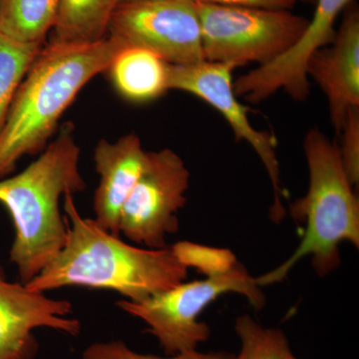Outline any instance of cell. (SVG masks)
I'll return each instance as SVG.
<instances>
[{
  "mask_svg": "<svg viewBox=\"0 0 359 359\" xmlns=\"http://www.w3.org/2000/svg\"><path fill=\"white\" fill-rule=\"evenodd\" d=\"M148 161L140 138L129 133L117 141L100 140L94 162L100 183L94 196L96 222L104 230L119 236L120 214Z\"/></svg>",
  "mask_w": 359,
  "mask_h": 359,
  "instance_id": "obj_12",
  "label": "cell"
},
{
  "mask_svg": "<svg viewBox=\"0 0 359 359\" xmlns=\"http://www.w3.org/2000/svg\"><path fill=\"white\" fill-rule=\"evenodd\" d=\"M79 159L74 127L65 125L39 159L20 174L0 180V204L11 215L15 230L9 257L25 285L65 247L67 224L59 203L86 188Z\"/></svg>",
  "mask_w": 359,
  "mask_h": 359,
  "instance_id": "obj_3",
  "label": "cell"
},
{
  "mask_svg": "<svg viewBox=\"0 0 359 359\" xmlns=\"http://www.w3.org/2000/svg\"><path fill=\"white\" fill-rule=\"evenodd\" d=\"M302 1L309 4H316V0H302Z\"/></svg>",
  "mask_w": 359,
  "mask_h": 359,
  "instance_id": "obj_22",
  "label": "cell"
},
{
  "mask_svg": "<svg viewBox=\"0 0 359 359\" xmlns=\"http://www.w3.org/2000/svg\"><path fill=\"white\" fill-rule=\"evenodd\" d=\"M171 250L186 268L196 269L205 278L223 275L238 264L230 250L207 247L188 241L176 243Z\"/></svg>",
  "mask_w": 359,
  "mask_h": 359,
  "instance_id": "obj_18",
  "label": "cell"
},
{
  "mask_svg": "<svg viewBox=\"0 0 359 359\" xmlns=\"http://www.w3.org/2000/svg\"><path fill=\"white\" fill-rule=\"evenodd\" d=\"M123 0H58L51 41L90 43L106 37L111 18Z\"/></svg>",
  "mask_w": 359,
  "mask_h": 359,
  "instance_id": "obj_14",
  "label": "cell"
},
{
  "mask_svg": "<svg viewBox=\"0 0 359 359\" xmlns=\"http://www.w3.org/2000/svg\"><path fill=\"white\" fill-rule=\"evenodd\" d=\"M71 313L70 302L50 299L22 283L8 282L0 266V359L34 358L39 351L33 334L36 328H53L76 337L81 325L68 318Z\"/></svg>",
  "mask_w": 359,
  "mask_h": 359,
  "instance_id": "obj_10",
  "label": "cell"
},
{
  "mask_svg": "<svg viewBox=\"0 0 359 359\" xmlns=\"http://www.w3.org/2000/svg\"><path fill=\"white\" fill-rule=\"evenodd\" d=\"M194 1L218 4V6L248 7V8L292 11L297 0H194Z\"/></svg>",
  "mask_w": 359,
  "mask_h": 359,
  "instance_id": "obj_21",
  "label": "cell"
},
{
  "mask_svg": "<svg viewBox=\"0 0 359 359\" xmlns=\"http://www.w3.org/2000/svg\"><path fill=\"white\" fill-rule=\"evenodd\" d=\"M43 44L23 43L0 33V132L20 84Z\"/></svg>",
  "mask_w": 359,
  "mask_h": 359,
  "instance_id": "obj_16",
  "label": "cell"
},
{
  "mask_svg": "<svg viewBox=\"0 0 359 359\" xmlns=\"http://www.w3.org/2000/svg\"><path fill=\"white\" fill-rule=\"evenodd\" d=\"M342 163L349 182L353 187L359 182V108L351 110L339 133Z\"/></svg>",
  "mask_w": 359,
  "mask_h": 359,
  "instance_id": "obj_20",
  "label": "cell"
},
{
  "mask_svg": "<svg viewBox=\"0 0 359 359\" xmlns=\"http://www.w3.org/2000/svg\"><path fill=\"white\" fill-rule=\"evenodd\" d=\"M241 351L233 359H299L290 349L283 330L264 327L248 314L236 320Z\"/></svg>",
  "mask_w": 359,
  "mask_h": 359,
  "instance_id": "obj_17",
  "label": "cell"
},
{
  "mask_svg": "<svg viewBox=\"0 0 359 359\" xmlns=\"http://www.w3.org/2000/svg\"><path fill=\"white\" fill-rule=\"evenodd\" d=\"M190 172L171 149L148 152L140 178L120 214L119 231L147 249L167 248V236L179 230L177 215L187 202Z\"/></svg>",
  "mask_w": 359,
  "mask_h": 359,
  "instance_id": "obj_7",
  "label": "cell"
},
{
  "mask_svg": "<svg viewBox=\"0 0 359 359\" xmlns=\"http://www.w3.org/2000/svg\"><path fill=\"white\" fill-rule=\"evenodd\" d=\"M125 43L107 36L90 43L49 42L16 92L0 132V180L26 155L44 148L82 88L108 69Z\"/></svg>",
  "mask_w": 359,
  "mask_h": 359,
  "instance_id": "obj_2",
  "label": "cell"
},
{
  "mask_svg": "<svg viewBox=\"0 0 359 359\" xmlns=\"http://www.w3.org/2000/svg\"><path fill=\"white\" fill-rule=\"evenodd\" d=\"M233 353L212 351L203 353L198 351L175 354L169 358H161L153 354L138 353L130 349L123 341L99 342L87 347L83 359H233Z\"/></svg>",
  "mask_w": 359,
  "mask_h": 359,
  "instance_id": "obj_19",
  "label": "cell"
},
{
  "mask_svg": "<svg viewBox=\"0 0 359 359\" xmlns=\"http://www.w3.org/2000/svg\"><path fill=\"white\" fill-rule=\"evenodd\" d=\"M107 33L126 45L155 52L172 65L204 60L194 0H123Z\"/></svg>",
  "mask_w": 359,
  "mask_h": 359,
  "instance_id": "obj_8",
  "label": "cell"
},
{
  "mask_svg": "<svg viewBox=\"0 0 359 359\" xmlns=\"http://www.w3.org/2000/svg\"><path fill=\"white\" fill-rule=\"evenodd\" d=\"M235 66L200 61L189 65H172L170 90L187 92L211 105L229 123L238 141H245L259 156L271 180L273 204L271 218L280 223L285 218L283 200L287 191L283 189L280 163L276 155L275 135L252 126L248 109L241 104L233 90L231 73Z\"/></svg>",
  "mask_w": 359,
  "mask_h": 359,
  "instance_id": "obj_9",
  "label": "cell"
},
{
  "mask_svg": "<svg viewBox=\"0 0 359 359\" xmlns=\"http://www.w3.org/2000/svg\"><path fill=\"white\" fill-rule=\"evenodd\" d=\"M57 8L58 0H0V33L23 43L43 44Z\"/></svg>",
  "mask_w": 359,
  "mask_h": 359,
  "instance_id": "obj_15",
  "label": "cell"
},
{
  "mask_svg": "<svg viewBox=\"0 0 359 359\" xmlns=\"http://www.w3.org/2000/svg\"><path fill=\"white\" fill-rule=\"evenodd\" d=\"M196 4L204 60L236 68L271 62L290 48L309 25L308 18L290 11Z\"/></svg>",
  "mask_w": 359,
  "mask_h": 359,
  "instance_id": "obj_6",
  "label": "cell"
},
{
  "mask_svg": "<svg viewBox=\"0 0 359 359\" xmlns=\"http://www.w3.org/2000/svg\"><path fill=\"white\" fill-rule=\"evenodd\" d=\"M229 292L244 295L255 309H261L266 304L256 278L238 264L223 275L183 282L141 302L123 299L117 306L143 320L148 327L146 332L159 340L168 355H175L197 351L210 339L211 328L199 320L200 316L212 302Z\"/></svg>",
  "mask_w": 359,
  "mask_h": 359,
  "instance_id": "obj_5",
  "label": "cell"
},
{
  "mask_svg": "<svg viewBox=\"0 0 359 359\" xmlns=\"http://www.w3.org/2000/svg\"><path fill=\"white\" fill-rule=\"evenodd\" d=\"M171 66L155 52L125 44L106 71L123 98L147 103L169 91Z\"/></svg>",
  "mask_w": 359,
  "mask_h": 359,
  "instance_id": "obj_13",
  "label": "cell"
},
{
  "mask_svg": "<svg viewBox=\"0 0 359 359\" xmlns=\"http://www.w3.org/2000/svg\"><path fill=\"white\" fill-rule=\"evenodd\" d=\"M332 44L316 52L306 75L327 95L330 121L337 134L351 110L359 108V11L351 4Z\"/></svg>",
  "mask_w": 359,
  "mask_h": 359,
  "instance_id": "obj_11",
  "label": "cell"
},
{
  "mask_svg": "<svg viewBox=\"0 0 359 359\" xmlns=\"http://www.w3.org/2000/svg\"><path fill=\"white\" fill-rule=\"evenodd\" d=\"M67 238L65 247L29 283L35 292L67 287L115 290L127 301L141 302L183 283L188 276L171 248L140 249L80 215L72 195L65 197Z\"/></svg>",
  "mask_w": 359,
  "mask_h": 359,
  "instance_id": "obj_1",
  "label": "cell"
},
{
  "mask_svg": "<svg viewBox=\"0 0 359 359\" xmlns=\"http://www.w3.org/2000/svg\"><path fill=\"white\" fill-rule=\"evenodd\" d=\"M304 149L309 190L290 205V214L299 224H306V231L301 244L285 263L256 278L261 287L283 282L304 257H311L318 276H327L341 263V243L359 247V201L347 177L339 147L314 128L306 134Z\"/></svg>",
  "mask_w": 359,
  "mask_h": 359,
  "instance_id": "obj_4",
  "label": "cell"
}]
</instances>
